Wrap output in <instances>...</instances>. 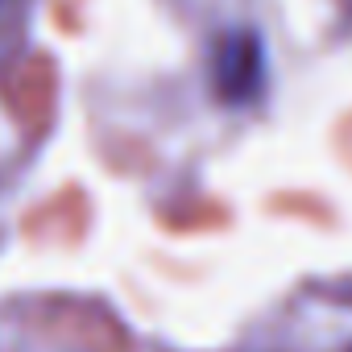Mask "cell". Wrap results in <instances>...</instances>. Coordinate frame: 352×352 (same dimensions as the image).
<instances>
[{"label": "cell", "mask_w": 352, "mask_h": 352, "mask_svg": "<svg viewBox=\"0 0 352 352\" xmlns=\"http://www.w3.org/2000/svg\"><path fill=\"white\" fill-rule=\"evenodd\" d=\"M212 79H216L220 100H228V104H249V100H257L261 79H265V50H261V38L249 34V30H236V34L220 38L216 63H212Z\"/></svg>", "instance_id": "obj_1"}]
</instances>
